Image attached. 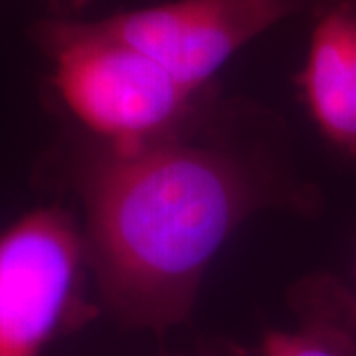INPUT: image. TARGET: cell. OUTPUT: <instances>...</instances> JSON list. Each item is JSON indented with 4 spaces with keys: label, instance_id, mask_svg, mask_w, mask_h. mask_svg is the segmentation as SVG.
Instances as JSON below:
<instances>
[{
    "label": "cell",
    "instance_id": "ba28073f",
    "mask_svg": "<svg viewBox=\"0 0 356 356\" xmlns=\"http://www.w3.org/2000/svg\"><path fill=\"white\" fill-rule=\"evenodd\" d=\"M54 13L58 14L60 18H65L67 14L76 13L79 8H83L89 0H46Z\"/></svg>",
    "mask_w": 356,
    "mask_h": 356
},
{
    "label": "cell",
    "instance_id": "277c9868",
    "mask_svg": "<svg viewBox=\"0 0 356 356\" xmlns=\"http://www.w3.org/2000/svg\"><path fill=\"white\" fill-rule=\"evenodd\" d=\"M305 0H177L99 20L192 91H202L229 58Z\"/></svg>",
    "mask_w": 356,
    "mask_h": 356
},
{
    "label": "cell",
    "instance_id": "9c48e42d",
    "mask_svg": "<svg viewBox=\"0 0 356 356\" xmlns=\"http://www.w3.org/2000/svg\"><path fill=\"white\" fill-rule=\"evenodd\" d=\"M355 295H356V291H355Z\"/></svg>",
    "mask_w": 356,
    "mask_h": 356
},
{
    "label": "cell",
    "instance_id": "7a4b0ae2",
    "mask_svg": "<svg viewBox=\"0 0 356 356\" xmlns=\"http://www.w3.org/2000/svg\"><path fill=\"white\" fill-rule=\"evenodd\" d=\"M32 38L51 62L60 99L109 147L127 149L177 135L198 95L99 20L46 18L32 28Z\"/></svg>",
    "mask_w": 356,
    "mask_h": 356
},
{
    "label": "cell",
    "instance_id": "52a82bcc",
    "mask_svg": "<svg viewBox=\"0 0 356 356\" xmlns=\"http://www.w3.org/2000/svg\"><path fill=\"white\" fill-rule=\"evenodd\" d=\"M172 356H245L240 348L226 346V344H212V346H204L198 348L192 355H172Z\"/></svg>",
    "mask_w": 356,
    "mask_h": 356
},
{
    "label": "cell",
    "instance_id": "8992f818",
    "mask_svg": "<svg viewBox=\"0 0 356 356\" xmlns=\"http://www.w3.org/2000/svg\"><path fill=\"white\" fill-rule=\"evenodd\" d=\"M293 325L264 334L261 356H356V295L327 273L289 295Z\"/></svg>",
    "mask_w": 356,
    "mask_h": 356
},
{
    "label": "cell",
    "instance_id": "3957f363",
    "mask_svg": "<svg viewBox=\"0 0 356 356\" xmlns=\"http://www.w3.org/2000/svg\"><path fill=\"white\" fill-rule=\"evenodd\" d=\"M86 248L62 208H38L0 234V356H42L91 317Z\"/></svg>",
    "mask_w": 356,
    "mask_h": 356
},
{
    "label": "cell",
    "instance_id": "5b68a950",
    "mask_svg": "<svg viewBox=\"0 0 356 356\" xmlns=\"http://www.w3.org/2000/svg\"><path fill=\"white\" fill-rule=\"evenodd\" d=\"M301 89L323 135L356 159V0H332L318 14Z\"/></svg>",
    "mask_w": 356,
    "mask_h": 356
},
{
    "label": "cell",
    "instance_id": "6da1fadb",
    "mask_svg": "<svg viewBox=\"0 0 356 356\" xmlns=\"http://www.w3.org/2000/svg\"><path fill=\"white\" fill-rule=\"evenodd\" d=\"M86 264L125 329L165 332L191 317L204 271L264 202L242 161L177 135L83 159Z\"/></svg>",
    "mask_w": 356,
    "mask_h": 356
}]
</instances>
